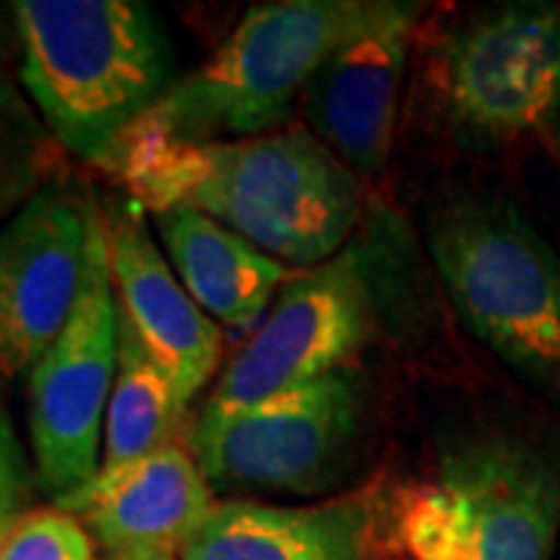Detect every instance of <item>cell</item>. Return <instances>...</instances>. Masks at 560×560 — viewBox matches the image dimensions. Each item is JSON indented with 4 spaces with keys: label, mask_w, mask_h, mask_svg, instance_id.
<instances>
[{
    "label": "cell",
    "mask_w": 560,
    "mask_h": 560,
    "mask_svg": "<svg viewBox=\"0 0 560 560\" xmlns=\"http://www.w3.org/2000/svg\"><path fill=\"white\" fill-rule=\"evenodd\" d=\"M430 256L460 324L560 408V256L514 206L460 200L430 224Z\"/></svg>",
    "instance_id": "5b68a950"
},
{
    "label": "cell",
    "mask_w": 560,
    "mask_h": 560,
    "mask_svg": "<svg viewBox=\"0 0 560 560\" xmlns=\"http://www.w3.org/2000/svg\"><path fill=\"white\" fill-rule=\"evenodd\" d=\"M436 94L480 138L541 131L560 109V7L501 3L455 25L433 62Z\"/></svg>",
    "instance_id": "9c48e42d"
},
{
    "label": "cell",
    "mask_w": 560,
    "mask_h": 560,
    "mask_svg": "<svg viewBox=\"0 0 560 560\" xmlns=\"http://www.w3.org/2000/svg\"><path fill=\"white\" fill-rule=\"evenodd\" d=\"M119 368V305L101 202L91 206L84 275L62 334L28 374V442L35 480L54 501L94 482L103 423Z\"/></svg>",
    "instance_id": "52a82bcc"
},
{
    "label": "cell",
    "mask_w": 560,
    "mask_h": 560,
    "mask_svg": "<svg viewBox=\"0 0 560 560\" xmlns=\"http://www.w3.org/2000/svg\"><path fill=\"white\" fill-rule=\"evenodd\" d=\"M10 40H16V20H13V7H0V57L10 50Z\"/></svg>",
    "instance_id": "ffe728a7"
},
{
    "label": "cell",
    "mask_w": 560,
    "mask_h": 560,
    "mask_svg": "<svg viewBox=\"0 0 560 560\" xmlns=\"http://www.w3.org/2000/svg\"><path fill=\"white\" fill-rule=\"evenodd\" d=\"M364 427V389L334 371L215 423H194L187 448L212 492L312 495L346 470Z\"/></svg>",
    "instance_id": "ba28073f"
},
{
    "label": "cell",
    "mask_w": 560,
    "mask_h": 560,
    "mask_svg": "<svg viewBox=\"0 0 560 560\" xmlns=\"http://www.w3.org/2000/svg\"><path fill=\"white\" fill-rule=\"evenodd\" d=\"M420 13V3L386 0L377 20L320 62L302 94L315 138L359 175H381L386 168Z\"/></svg>",
    "instance_id": "8fae6325"
},
{
    "label": "cell",
    "mask_w": 560,
    "mask_h": 560,
    "mask_svg": "<svg viewBox=\"0 0 560 560\" xmlns=\"http://www.w3.org/2000/svg\"><path fill=\"white\" fill-rule=\"evenodd\" d=\"M54 147L22 97L0 75V224L54 180Z\"/></svg>",
    "instance_id": "e0dca14e"
},
{
    "label": "cell",
    "mask_w": 560,
    "mask_h": 560,
    "mask_svg": "<svg viewBox=\"0 0 560 560\" xmlns=\"http://www.w3.org/2000/svg\"><path fill=\"white\" fill-rule=\"evenodd\" d=\"M20 81L54 140L97 162L172 88V40L138 0H16Z\"/></svg>",
    "instance_id": "7a4b0ae2"
},
{
    "label": "cell",
    "mask_w": 560,
    "mask_h": 560,
    "mask_svg": "<svg viewBox=\"0 0 560 560\" xmlns=\"http://www.w3.org/2000/svg\"><path fill=\"white\" fill-rule=\"evenodd\" d=\"M386 0H275L253 7L200 69L172 81L135 125L180 143L271 135L342 40Z\"/></svg>",
    "instance_id": "3957f363"
},
{
    "label": "cell",
    "mask_w": 560,
    "mask_h": 560,
    "mask_svg": "<svg viewBox=\"0 0 560 560\" xmlns=\"http://www.w3.org/2000/svg\"><path fill=\"white\" fill-rule=\"evenodd\" d=\"M91 206L57 175L0 224V383L28 377L72 315Z\"/></svg>",
    "instance_id": "30bf717a"
},
{
    "label": "cell",
    "mask_w": 560,
    "mask_h": 560,
    "mask_svg": "<svg viewBox=\"0 0 560 560\" xmlns=\"http://www.w3.org/2000/svg\"><path fill=\"white\" fill-rule=\"evenodd\" d=\"M35 486H38L35 464L28 460V452L16 433L10 405L3 399V383H0V545L25 517Z\"/></svg>",
    "instance_id": "d6986e66"
},
{
    "label": "cell",
    "mask_w": 560,
    "mask_h": 560,
    "mask_svg": "<svg viewBox=\"0 0 560 560\" xmlns=\"http://www.w3.org/2000/svg\"><path fill=\"white\" fill-rule=\"evenodd\" d=\"M101 209L119 318L190 405L219 371L224 330L184 290L138 200L125 197Z\"/></svg>",
    "instance_id": "7c38bea8"
},
{
    "label": "cell",
    "mask_w": 560,
    "mask_h": 560,
    "mask_svg": "<svg viewBox=\"0 0 560 560\" xmlns=\"http://www.w3.org/2000/svg\"><path fill=\"white\" fill-rule=\"evenodd\" d=\"M0 560H97V541L75 514L50 504L13 526L0 545Z\"/></svg>",
    "instance_id": "ac0fdd59"
},
{
    "label": "cell",
    "mask_w": 560,
    "mask_h": 560,
    "mask_svg": "<svg viewBox=\"0 0 560 560\" xmlns=\"http://www.w3.org/2000/svg\"><path fill=\"white\" fill-rule=\"evenodd\" d=\"M147 212L194 209L287 268H315L349 246L359 184L315 135L180 143L131 125L97 162Z\"/></svg>",
    "instance_id": "6da1fadb"
},
{
    "label": "cell",
    "mask_w": 560,
    "mask_h": 560,
    "mask_svg": "<svg viewBox=\"0 0 560 560\" xmlns=\"http://www.w3.org/2000/svg\"><path fill=\"white\" fill-rule=\"evenodd\" d=\"M381 511L368 492L318 504L215 501L178 560H371Z\"/></svg>",
    "instance_id": "5bb4252c"
},
{
    "label": "cell",
    "mask_w": 560,
    "mask_h": 560,
    "mask_svg": "<svg viewBox=\"0 0 560 560\" xmlns=\"http://www.w3.org/2000/svg\"><path fill=\"white\" fill-rule=\"evenodd\" d=\"M113 560H178V555H162V551H150V555H125V558Z\"/></svg>",
    "instance_id": "44dd1931"
},
{
    "label": "cell",
    "mask_w": 560,
    "mask_h": 560,
    "mask_svg": "<svg viewBox=\"0 0 560 560\" xmlns=\"http://www.w3.org/2000/svg\"><path fill=\"white\" fill-rule=\"evenodd\" d=\"M54 504L75 514L113 560L150 551L178 555L215 508V492L190 448L168 442L119 477L88 482Z\"/></svg>",
    "instance_id": "4fadbf2b"
},
{
    "label": "cell",
    "mask_w": 560,
    "mask_h": 560,
    "mask_svg": "<svg viewBox=\"0 0 560 560\" xmlns=\"http://www.w3.org/2000/svg\"><path fill=\"white\" fill-rule=\"evenodd\" d=\"M150 224L184 290L228 334L249 337L296 275L194 209L150 212Z\"/></svg>",
    "instance_id": "9a60e30c"
},
{
    "label": "cell",
    "mask_w": 560,
    "mask_h": 560,
    "mask_svg": "<svg viewBox=\"0 0 560 560\" xmlns=\"http://www.w3.org/2000/svg\"><path fill=\"white\" fill-rule=\"evenodd\" d=\"M377 261L381 253L359 241L324 265L293 275L265 320L224 364L197 420L215 423L342 371L377 334Z\"/></svg>",
    "instance_id": "8992f818"
},
{
    "label": "cell",
    "mask_w": 560,
    "mask_h": 560,
    "mask_svg": "<svg viewBox=\"0 0 560 560\" xmlns=\"http://www.w3.org/2000/svg\"><path fill=\"white\" fill-rule=\"evenodd\" d=\"M184 399L172 377L119 318V368L103 423V458L94 480H113L165 448L184 418Z\"/></svg>",
    "instance_id": "2e32d148"
},
{
    "label": "cell",
    "mask_w": 560,
    "mask_h": 560,
    "mask_svg": "<svg viewBox=\"0 0 560 560\" xmlns=\"http://www.w3.org/2000/svg\"><path fill=\"white\" fill-rule=\"evenodd\" d=\"M386 533L405 560H555L560 460L508 433L455 442L396 489Z\"/></svg>",
    "instance_id": "277c9868"
}]
</instances>
